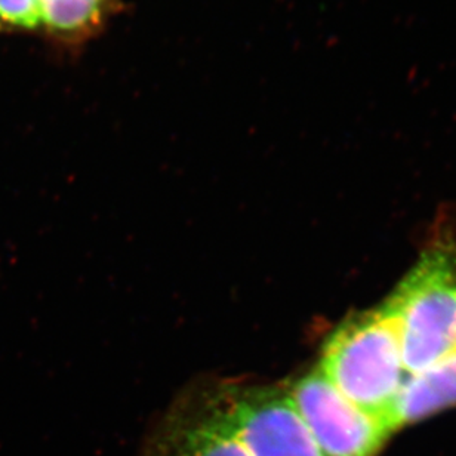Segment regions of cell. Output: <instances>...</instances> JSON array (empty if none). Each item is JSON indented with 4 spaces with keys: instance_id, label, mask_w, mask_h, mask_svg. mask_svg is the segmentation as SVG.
<instances>
[{
    "instance_id": "6da1fadb",
    "label": "cell",
    "mask_w": 456,
    "mask_h": 456,
    "mask_svg": "<svg viewBox=\"0 0 456 456\" xmlns=\"http://www.w3.org/2000/svg\"><path fill=\"white\" fill-rule=\"evenodd\" d=\"M319 370L346 399L397 431L395 409L409 378L404 364L399 310L393 297L348 317L322 350Z\"/></svg>"
},
{
    "instance_id": "7a4b0ae2",
    "label": "cell",
    "mask_w": 456,
    "mask_h": 456,
    "mask_svg": "<svg viewBox=\"0 0 456 456\" xmlns=\"http://www.w3.org/2000/svg\"><path fill=\"white\" fill-rule=\"evenodd\" d=\"M409 375L456 350V248L436 243L391 292Z\"/></svg>"
},
{
    "instance_id": "3957f363",
    "label": "cell",
    "mask_w": 456,
    "mask_h": 456,
    "mask_svg": "<svg viewBox=\"0 0 456 456\" xmlns=\"http://www.w3.org/2000/svg\"><path fill=\"white\" fill-rule=\"evenodd\" d=\"M212 395L250 455L325 456L286 388L228 386Z\"/></svg>"
},
{
    "instance_id": "277c9868",
    "label": "cell",
    "mask_w": 456,
    "mask_h": 456,
    "mask_svg": "<svg viewBox=\"0 0 456 456\" xmlns=\"http://www.w3.org/2000/svg\"><path fill=\"white\" fill-rule=\"evenodd\" d=\"M288 391L325 456H377L391 436L346 399L319 368L299 378Z\"/></svg>"
},
{
    "instance_id": "5b68a950",
    "label": "cell",
    "mask_w": 456,
    "mask_h": 456,
    "mask_svg": "<svg viewBox=\"0 0 456 456\" xmlns=\"http://www.w3.org/2000/svg\"><path fill=\"white\" fill-rule=\"evenodd\" d=\"M144 456L252 455L228 426L214 395H208L169 415Z\"/></svg>"
},
{
    "instance_id": "8992f818",
    "label": "cell",
    "mask_w": 456,
    "mask_h": 456,
    "mask_svg": "<svg viewBox=\"0 0 456 456\" xmlns=\"http://www.w3.org/2000/svg\"><path fill=\"white\" fill-rule=\"evenodd\" d=\"M455 406L456 350L409 375L397 402L395 427L400 430Z\"/></svg>"
},
{
    "instance_id": "52a82bcc",
    "label": "cell",
    "mask_w": 456,
    "mask_h": 456,
    "mask_svg": "<svg viewBox=\"0 0 456 456\" xmlns=\"http://www.w3.org/2000/svg\"><path fill=\"white\" fill-rule=\"evenodd\" d=\"M111 0H37L40 21L62 36L84 35L106 15Z\"/></svg>"
},
{
    "instance_id": "ba28073f",
    "label": "cell",
    "mask_w": 456,
    "mask_h": 456,
    "mask_svg": "<svg viewBox=\"0 0 456 456\" xmlns=\"http://www.w3.org/2000/svg\"><path fill=\"white\" fill-rule=\"evenodd\" d=\"M40 26L37 0H0V28L31 30Z\"/></svg>"
}]
</instances>
